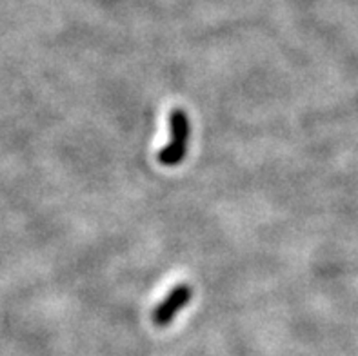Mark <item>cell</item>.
<instances>
[{
  "instance_id": "2",
  "label": "cell",
  "mask_w": 358,
  "mask_h": 356,
  "mask_svg": "<svg viewBox=\"0 0 358 356\" xmlns=\"http://www.w3.org/2000/svg\"><path fill=\"white\" fill-rule=\"evenodd\" d=\"M193 298V287L187 284H180L177 287H173L168 293V297L164 298L159 306L155 307L151 313V320L157 327H168L178 313L191 302Z\"/></svg>"
},
{
  "instance_id": "1",
  "label": "cell",
  "mask_w": 358,
  "mask_h": 356,
  "mask_svg": "<svg viewBox=\"0 0 358 356\" xmlns=\"http://www.w3.org/2000/svg\"><path fill=\"white\" fill-rule=\"evenodd\" d=\"M169 140L159 151L157 158L166 167H175L186 158L191 140V122L184 109L175 108L169 113Z\"/></svg>"
}]
</instances>
